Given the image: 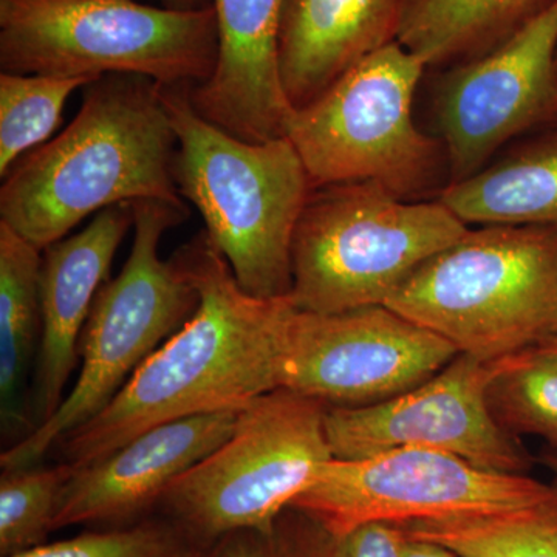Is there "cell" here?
<instances>
[{"label":"cell","mask_w":557,"mask_h":557,"mask_svg":"<svg viewBox=\"0 0 557 557\" xmlns=\"http://www.w3.org/2000/svg\"><path fill=\"white\" fill-rule=\"evenodd\" d=\"M175 152L163 86L138 75L102 76L84 87L69 126L3 177L0 222L44 251L102 209L182 203Z\"/></svg>","instance_id":"2"},{"label":"cell","mask_w":557,"mask_h":557,"mask_svg":"<svg viewBox=\"0 0 557 557\" xmlns=\"http://www.w3.org/2000/svg\"><path fill=\"white\" fill-rule=\"evenodd\" d=\"M401 7L403 0H284L278 67L292 108H306L397 39Z\"/></svg>","instance_id":"17"},{"label":"cell","mask_w":557,"mask_h":557,"mask_svg":"<svg viewBox=\"0 0 557 557\" xmlns=\"http://www.w3.org/2000/svg\"><path fill=\"white\" fill-rule=\"evenodd\" d=\"M289 516L302 557H401L405 536L398 527L366 523L333 534L298 509L289 508Z\"/></svg>","instance_id":"26"},{"label":"cell","mask_w":557,"mask_h":557,"mask_svg":"<svg viewBox=\"0 0 557 557\" xmlns=\"http://www.w3.org/2000/svg\"><path fill=\"white\" fill-rule=\"evenodd\" d=\"M426 67L395 39L295 110L287 138L313 188L370 182L408 200L432 188L445 148L413 120Z\"/></svg>","instance_id":"9"},{"label":"cell","mask_w":557,"mask_h":557,"mask_svg":"<svg viewBox=\"0 0 557 557\" xmlns=\"http://www.w3.org/2000/svg\"><path fill=\"white\" fill-rule=\"evenodd\" d=\"M556 69H557V58H556Z\"/></svg>","instance_id":"32"},{"label":"cell","mask_w":557,"mask_h":557,"mask_svg":"<svg viewBox=\"0 0 557 557\" xmlns=\"http://www.w3.org/2000/svg\"><path fill=\"white\" fill-rule=\"evenodd\" d=\"M189 90L163 86L180 197L200 212L245 292L289 296L293 236L313 189L298 150L287 137L249 143L220 129L194 109Z\"/></svg>","instance_id":"3"},{"label":"cell","mask_w":557,"mask_h":557,"mask_svg":"<svg viewBox=\"0 0 557 557\" xmlns=\"http://www.w3.org/2000/svg\"><path fill=\"white\" fill-rule=\"evenodd\" d=\"M132 207L131 255L95 298L81 335L78 379L46 423L3 449L2 469L39 465L65 435L97 417L199 306V293L177 258L160 255L163 234L188 218L186 205L141 200Z\"/></svg>","instance_id":"7"},{"label":"cell","mask_w":557,"mask_h":557,"mask_svg":"<svg viewBox=\"0 0 557 557\" xmlns=\"http://www.w3.org/2000/svg\"><path fill=\"white\" fill-rule=\"evenodd\" d=\"M289 508L333 534L375 522L557 520V485L478 467L443 450L403 448L359 460L332 458Z\"/></svg>","instance_id":"10"},{"label":"cell","mask_w":557,"mask_h":557,"mask_svg":"<svg viewBox=\"0 0 557 557\" xmlns=\"http://www.w3.org/2000/svg\"><path fill=\"white\" fill-rule=\"evenodd\" d=\"M545 463H547V467L552 469L553 474L556 475L557 480V454H553V456L545 457Z\"/></svg>","instance_id":"30"},{"label":"cell","mask_w":557,"mask_h":557,"mask_svg":"<svg viewBox=\"0 0 557 557\" xmlns=\"http://www.w3.org/2000/svg\"><path fill=\"white\" fill-rule=\"evenodd\" d=\"M199 306L124 384L116 397L58 443L62 463L83 468L150 428L240 410L278 388L292 296L258 298L240 287L207 233L175 252Z\"/></svg>","instance_id":"1"},{"label":"cell","mask_w":557,"mask_h":557,"mask_svg":"<svg viewBox=\"0 0 557 557\" xmlns=\"http://www.w3.org/2000/svg\"><path fill=\"white\" fill-rule=\"evenodd\" d=\"M458 350L386 306L338 313L296 309L278 388L343 408L405 394L446 368Z\"/></svg>","instance_id":"11"},{"label":"cell","mask_w":557,"mask_h":557,"mask_svg":"<svg viewBox=\"0 0 557 557\" xmlns=\"http://www.w3.org/2000/svg\"><path fill=\"white\" fill-rule=\"evenodd\" d=\"M468 231L440 200L403 199L370 182L319 186L293 236L289 296L310 313L384 306Z\"/></svg>","instance_id":"6"},{"label":"cell","mask_w":557,"mask_h":557,"mask_svg":"<svg viewBox=\"0 0 557 557\" xmlns=\"http://www.w3.org/2000/svg\"><path fill=\"white\" fill-rule=\"evenodd\" d=\"M549 0H403L397 40L426 65L493 49Z\"/></svg>","instance_id":"20"},{"label":"cell","mask_w":557,"mask_h":557,"mask_svg":"<svg viewBox=\"0 0 557 557\" xmlns=\"http://www.w3.org/2000/svg\"><path fill=\"white\" fill-rule=\"evenodd\" d=\"M67 463L2 469L0 555L10 557L47 544L53 533L62 491L72 478Z\"/></svg>","instance_id":"24"},{"label":"cell","mask_w":557,"mask_h":557,"mask_svg":"<svg viewBox=\"0 0 557 557\" xmlns=\"http://www.w3.org/2000/svg\"><path fill=\"white\" fill-rule=\"evenodd\" d=\"M86 76L0 75V175L46 145L60 126L70 95L94 83Z\"/></svg>","instance_id":"22"},{"label":"cell","mask_w":557,"mask_h":557,"mask_svg":"<svg viewBox=\"0 0 557 557\" xmlns=\"http://www.w3.org/2000/svg\"><path fill=\"white\" fill-rule=\"evenodd\" d=\"M325 409L287 388L260 395L240 410L214 453L180 475L153 515L212 545L239 530H270L332 460Z\"/></svg>","instance_id":"8"},{"label":"cell","mask_w":557,"mask_h":557,"mask_svg":"<svg viewBox=\"0 0 557 557\" xmlns=\"http://www.w3.org/2000/svg\"><path fill=\"white\" fill-rule=\"evenodd\" d=\"M557 0L440 81L435 121L449 183L478 174L502 146L557 119Z\"/></svg>","instance_id":"12"},{"label":"cell","mask_w":557,"mask_h":557,"mask_svg":"<svg viewBox=\"0 0 557 557\" xmlns=\"http://www.w3.org/2000/svg\"><path fill=\"white\" fill-rule=\"evenodd\" d=\"M384 306L483 361L547 344L557 338V228L469 230Z\"/></svg>","instance_id":"4"},{"label":"cell","mask_w":557,"mask_h":557,"mask_svg":"<svg viewBox=\"0 0 557 557\" xmlns=\"http://www.w3.org/2000/svg\"><path fill=\"white\" fill-rule=\"evenodd\" d=\"M42 251L0 222V421L7 448L35 429L28 375L40 343Z\"/></svg>","instance_id":"18"},{"label":"cell","mask_w":557,"mask_h":557,"mask_svg":"<svg viewBox=\"0 0 557 557\" xmlns=\"http://www.w3.org/2000/svg\"><path fill=\"white\" fill-rule=\"evenodd\" d=\"M405 536V534H403ZM401 557H458L456 553L423 539H403Z\"/></svg>","instance_id":"28"},{"label":"cell","mask_w":557,"mask_h":557,"mask_svg":"<svg viewBox=\"0 0 557 557\" xmlns=\"http://www.w3.org/2000/svg\"><path fill=\"white\" fill-rule=\"evenodd\" d=\"M209 547L174 520L150 515L10 557H205Z\"/></svg>","instance_id":"25"},{"label":"cell","mask_w":557,"mask_h":557,"mask_svg":"<svg viewBox=\"0 0 557 557\" xmlns=\"http://www.w3.org/2000/svg\"><path fill=\"white\" fill-rule=\"evenodd\" d=\"M240 410L168 421L87 467L73 468L62 491L54 530L127 525L153 515L174 480L233 434Z\"/></svg>","instance_id":"14"},{"label":"cell","mask_w":557,"mask_h":557,"mask_svg":"<svg viewBox=\"0 0 557 557\" xmlns=\"http://www.w3.org/2000/svg\"><path fill=\"white\" fill-rule=\"evenodd\" d=\"M487 399L507 431L536 435L557 450V347L547 343L502 358Z\"/></svg>","instance_id":"21"},{"label":"cell","mask_w":557,"mask_h":557,"mask_svg":"<svg viewBox=\"0 0 557 557\" xmlns=\"http://www.w3.org/2000/svg\"><path fill=\"white\" fill-rule=\"evenodd\" d=\"M218 21L134 0H0V67L22 75L145 76L200 86L218 62Z\"/></svg>","instance_id":"5"},{"label":"cell","mask_w":557,"mask_h":557,"mask_svg":"<svg viewBox=\"0 0 557 557\" xmlns=\"http://www.w3.org/2000/svg\"><path fill=\"white\" fill-rule=\"evenodd\" d=\"M212 9L218 62L211 78L189 90L194 109L245 141L287 137L295 109L278 67L284 0H212Z\"/></svg>","instance_id":"16"},{"label":"cell","mask_w":557,"mask_h":557,"mask_svg":"<svg viewBox=\"0 0 557 557\" xmlns=\"http://www.w3.org/2000/svg\"><path fill=\"white\" fill-rule=\"evenodd\" d=\"M175 10H201L212 5V0H164Z\"/></svg>","instance_id":"29"},{"label":"cell","mask_w":557,"mask_h":557,"mask_svg":"<svg viewBox=\"0 0 557 557\" xmlns=\"http://www.w3.org/2000/svg\"><path fill=\"white\" fill-rule=\"evenodd\" d=\"M406 537L435 542L458 557H557V520L453 518L398 525Z\"/></svg>","instance_id":"23"},{"label":"cell","mask_w":557,"mask_h":557,"mask_svg":"<svg viewBox=\"0 0 557 557\" xmlns=\"http://www.w3.org/2000/svg\"><path fill=\"white\" fill-rule=\"evenodd\" d=\"M549 344H553V346L557 347V338L553 339V341H549Z\"/></svg>","instance_id":"31"},{"label":"cell","mask_w":557,"mask_h":557,"mask_svg":"<svg viewBox=\"0 0 557 557\" xmlns=\"http://www.w3.org/2000/svg\"><path fill=\"white\" fill-rule=\"evenodd\" d=\"M132 226V203L115 205L95 214L81 233L42 251L40 343L30 401L35 429L57 412L67 395L70 376L79 362L84 325Z\"/></svg>","instance_id":"15"},{"label":"cell","mask_w":557,"mask_h":557,"mask_svg":"<svg viewBox=\"0 0 557 557\" xmlns=\"http://www.w3.org/2000/svg\"><path fill=\"white\" fill-rule=\"evenodd\" d=\"M502 359L457 355L420 386L375 405L325 409L333 457L359 460L392 449L454 454L493 471L522 474L528 457L491 410L487 392Z\"/></svg>","instance_id":"13"},{"label":"cell","mask_w":557,"mask_h":557,"mask_svg":"<svg viewBox=\"0 0 557 557\" xmlns=\"http://www.w3.org/2000/svg\"><path fill=\"white\" fill-rule=\"evenodd\" d=\"M205 557H302L288 511L270 530H239L218 539Z\"/></svg>","instance_id":"27"},{"label":"cell","mask_w":557,"mask_h":557,"mask_svg":"<svg viewBox=\"0 0 557 557\" xmlns=\"http://www.w3.org/2000/svg\"><path fill=\"white\" fill-rule=\"evenodd\" d=\"M438 200L468 226L557 228V135L448 183Z\"/></svg>","instance_id":"19"}]
</instances>
